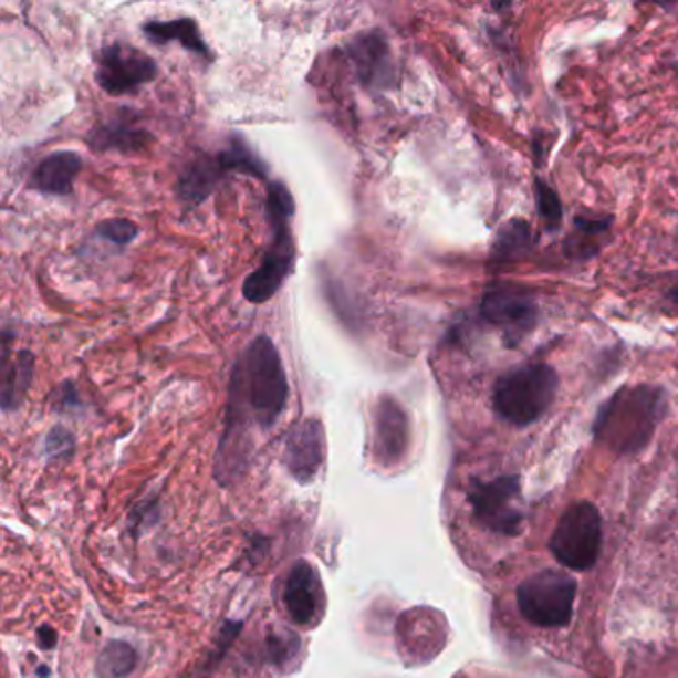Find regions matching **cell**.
<instances>
[{"mask_svg":"<svg viewBox=\"0 0 678 678\" xmlns=\"http://www.w3.org/2000/svg\"><path fill=\"white\" fill-rule=\"evenodd\" d=\"M286 400L289 383L281 354L273 338L259 335L237 358L229 380L226 434L219 450V460L226 468L231 460L239 463L247 424L255 423L261 430L273 428Z\"/></svg>","mask_w":678,"mask_h":678,"instance_id":"1","label":"cell"},{"mask_svg":"<svg viewBox=\"0 0 678 678\" xmlns=\"http://www.w3.org/2000/svg\"><path fill=\"white\" fill-rule=\"evenodd\" d=\"M667 414V394L660 386H623L601 406L595 438L617 453H635L650 442Z\"/></svg>","mask_w":678,"mask_h":678,"instance_id":"2","label":"cell"},{"mask_svg":"<svg viewBox=\"0 0 678 678\" xmlns=\"http://www.w3.org/2000/svg\"><path fill=\"white\" fill-rule=\"evenodd\" d=\"M295 216V199L283 181L269 184L267 217L271 226V246L261 265L243 283V296L253 305H263L279 293L295 269V237L291 219Z\"/></svg>","mask_w":678,"mask_h":678,"instance_id":"3","label":"cell"},{"mask_svg":"<svg viewBox=\"0 0 678 678\" xmlns=\"http://www.w3.org/2000/svg\"><path fill=\"white\" fill-rule=\"evenodd\" d=\"M557 390L560 376L551 364H523L500 376L493 388V408L505 423L530 426L550 410Z\"/></svg>","mask_w":678,"mask_h":678,"instance_id":"4","label":"cell"},{"mask_svg":"<svg viewBox=\"0 0 678 678\" xmlns=\"http://www.w3.org/2000/svg\"><path fill=\"white\" fill-rule=\"evenodd\" d=\"M577 597V583L561 571L545 570L531 575L518 587L521 615L535 627L560 629L570 625Z\"/></svg>","mask_w":678,"mask_h":678,"instance_id":"5","label":"cell"},{"mask_svg":"<svg viewBox=\"0 0 678 678\" xmlns=\"http://www.w3.org/2000/svg\"><path fill=\"white\" fill-rule=\"evenodd\" d=\"M603 543L599 511L587 502L573 503L561 515L550 540L553 557L573 571H587L599 557Z\"/></svg>","mask_w":678,"mask_h":678,"instance_id":"6","label":"cell"},{"mask_svg":"<svg viewBox=\"0 0 678 678\" xmlns=\"http://www.w3.org/2000/svg\"><path fill=\"white\" fill-rule=\"evenodd\" d=\"M473 518L486 530L502 535H518L523 523L520 480L515 476H498L492 480H473L468 492Z\"/></svg>","mask_w":678,"mask_h":678,"instance_id":"7","label":"cell"},{"mask_svg":"<svg viewBox=\"0 0 678 678\" xmlns=\"http://www.w3.org/2000/svg\"><path fill=\"white\" fill-rule=\"evenodd\" d=\"M156 76V60L129 44L112 42L96 54V82L109 96L129 94Z\"/></svg>","mask_w":678,"mask_h":678,"instance_id":"8","label":"cell"},{"mask_svg":"<svg viewBox=\"0 0 678 678\" xmlns=\"http://www.w3.org/2000/svg\"><path fill=\"white\" fill-rule=\"evenodd\" d=\"M482 316L490 325L500 326L505 343L513 346L530 333L538 321V305L525 286L493 285L483 293Z\"/></svg>","mask_w":678,"mask_h":678,"instance_id":"9","label":"cell"},{"mask_svg":"<svg viewBox=\"0 0 678 678\" xmlns=\"http://www.w3.org/2000/svg\"><path fill=\"white\" fill-rule=\"evenodd\" d=\"M348 56L354 64L356 76L366 88L386 90L394 86L396 66L393 52L380 30L358 34L348 46Z\"/></svg>","mask_w":678,"mask_h":678,"instance_id":"10","label":"cell"},{"mask_svg":"<svg viewBox=\"0 0 678 678\" xmlns=\"http://www.w3.org/2000/svg\"><path fill=\"white\" fill-rule=\"evenodd\" d=\"M410 446L408 414L393 396H380L374 408V452L383 466H396Z\"/></svg>","mask_w":678,"mask_h":678,"instance_id":"11","label":"cell"},{"mask_svg":"<svg viewBox=\"0 0 678 678\" xmlns=\"http://www.w3.org/2000/svg\"><path fill=\"white\" fill-rule=\"evenodd\" d=\"M325 450L323 424L316 418H306L296 424L286 436V470L293 473L299 482H311L325 462Z\"/></svg>","mask_w":678,"mask_h":678,"instance_id":"12","label":"cell"},{"mask_svg":"<svg viewBox=\"0 0 678 678\" xmlns=\"http://www.w3.org/2000/svg\"><path fill=\"white\" fill-rule=\"evenodd\" d=\"M138 114L134 109H119L114 118L102 122L98 126L90 129L86 142L88 148L94 152H122L132 154L148 146L152 134L148 129L139 128Z\"/></svg>","mask_w":678,"mask_h":678,"instance_id":"13","label":"cell"},{"mask_svg":"<svg viewBox=\"0 0 678 678\" xmlns=\"http://www.w3.org/2000/svg\"><path fill=\"white\" fill-rule=\"evenodd\" d=\"M319 581L315 571L306 563L299 561L289 573L285 583V607L289 617L296 625L306 627L316 619L319 611Z\"/></svg>","mask_w":678,"mask_h":678,"instance_id":"14","label":"cell"},{"mask_svg":"<svg viewBox=\"0 0 678 678\" xmlns=\"http://www.w3.org/2000/svg\"><path fill=\"white\" fill-rule=\"evenodd\" d=\"M82 166L76 152H54L34 168L30 186L46 196H70Z\"/></svg>","mask_w":678,"mask_h":678,"instance_id":"15","label":"cell"},{"mask_svg":"<svg viewBox=\"0 0 678 678\" xmlns=\"http://www.w3.org/2000/svg\"><path fill=\"white\" fill-rule=\"evenodd\" d=\"M223 168L219 166L216 156H201L191 159L184 171L177 177L176 194L177 199L187 207H197L204 204L217 184L226 177Z\"/></svg>","mask_w":678,"mask_h":678,"instance_id":"16","label":"cell"},{"mask_svg":"<svg viewBox=\"0 0 678 678\" xmlns=\"http://www.w3.org/2000/svg\"><path fill=\"white\" fill-rule=\"evenodd\" d=\"M9 343L10 333L4 331L2 335V408L4 413H10L12 408H17L22 403L32 383V374H34V354L22 348L14 356V363L10 364Z\"/></svg>","mask_w":678,"mask_h":678,"instance_id":"17","label":"cell"},{"mask_svg":"<svg viewBox=\"0 0 678 678\" xmlns=\"http://www.w3.org/2000/svg\"><path fill=\"white\" fill-rule=\"evenodd\" d=\"M144 36L152 42L164 46L168 42H179L184 49L194 52L204 60H211V50L201 36L197 22L189 17L176 20H149L144 24Z\"/></svg>","mask_w":678,"mask_h":678,"instance_id":"18","label":"cell"},{"mask_svg":"<svg viewBox=\"0 0 678 678\" xmlns=\"http://www.w3.org/2000/svg\"><path fill=\"white\" fill-rule=\"evenodd\" d=\"M216 158L226 174L233 171V174H243V176L257 177V179H265L269 174L265 161L247 146L246 139L241 136H233L229 139L227 148L221 149Z\"/></svg>","mask_w":678,"mask_h":678,"instance_id":"19","label":"cell"},{"mask_svg":"<svg viewBox=\"0 0 678 678\" xmlns=\"http://www.w3.org/2000/svg\"><path fill=\"white\" fill-rule=\"evenodd\" d=\"M531 247H533V233H531L530 223L523 219H511L498 233L493 257L505 263V261H513L518 257L525 255Z\"/></svg>","mask_w":678,"mask_h":678,"instance_id":"20","label":"cell"},{"mask_svg":"<svg viewBox=\"0 0 678 678\" xmlns=\"http://www.w3.org/2000/svg\"><path fill=\"white\" fill-rule=\"evenodd\" d=\"M136 663H138L136 650L132 649L128 643L116 640V643H109L100 657V675L109 678L128 677L129 672L136 669Z\"/></svg>","mask_w":678,"mask_h":678,"instance_id":"21","label":"cell"},{"mask_svg":"<svg viewBox=\"0 0 678 678\" xmlns=\"http://www.w3.org/2000/svg\"><path fill=\"white\" fill-rule=\"evenodd\" d=\"M535 201H538V211H540L541 219L545 227L550 231L560 229L561 221H563V207H561V199L557 196V191L545 184L543 179L535 181Z\"/></svg>","mask_w":678,"mask_h":678,"instance_id":"22","label":"cell"},{"mask_svg":"<svg viewBox=\"0 0 678 678\" xmlns=\"http://www.w3.org/2000/svg\"><path fill=\"white\" fill-rule=\"evenodd\" d=\"M139 229L129 219H108L96 227V236L112 246L126 247L138 237Z\"/></svg>","mask_w":678,"mask_h":678,"instance_id":"23","label":"cell"},{"mask_svg":"<svg viewBox=\"0 0 678 678\" xmlns=\"http://www.w3.org/2000/svg\"><path fill=\"white\" fill-rule=\"evenodd\" d=\"M72 446H74V438L64 428H54L46 438V452L50 456H62V453L70 452Z\"/></svg>","mask_w":678,"mask_h":678,"instance_id":"24","label":"cell"},{"mask_svg":"<svg viewBox=\"0 0 678 678\" xmlns=\"http://www.w3.org/2000/svg\"><path fill=\"white\" fill-rule=\"evenodd\" d=\"M40 645L44 647V649H52L54 647V643H56V633L50 629V627H42L39 630Z\"/></svg>","mask_w":678,"mask_h":678,"instance_id":"25","label":"cell"},{"mask_svg":"<svg viewBox=\"0 0 678 678\" xmlns=\"http://www.w3.org/2000/svg\"><path fill=\"white\" fill-rule=\"evenodd\" d=\"M669 299H670V301H675V303H677V305H678V286H675V289H672V291H670Z\"/></svg>","mask_w":678,"mask_h":678,"instance_id":"26","label":"cell"}]
</instances>
